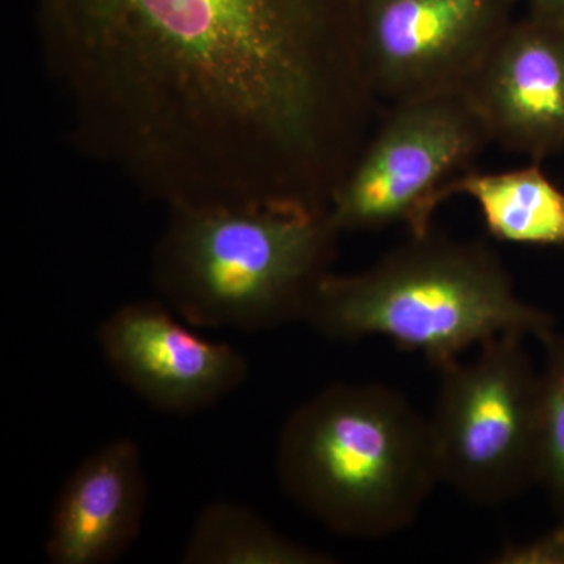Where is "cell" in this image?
Listing matches in <instances>:
<instances>
[{
  "mask_svg": "<svg viewBox=\"0 0 564 564\" xmlns=\"http://www.w3.org/2000/svg\"><path fill=\"white\" fill-rule=\"evenodd\" d=\"M82 150L165 206L310 191L369 132L355 0H32Z\"/></svg>",
  "mask_w": 564,
  "mask_h": 564,
  "instance_id": "6da1fadb",
  "label": "cell"
},
{
  "mask_svg": "<svg viewBox=\"0 0 564 564\" xmlns=\"http://www.w3.org/2000/svg\"><path fill=\"white\" fill-rule=\"evenodd\" d=\"M285 494L333 533L375 540L413 524L441 484L429 419L378 383H340L300 404L282 426Z\"/></svg>",
  "mask_w": 564,
  "mask_h": 564,
  "instance_id": "7a4b0ae2",
  "label": "cell"
},
{
  "mask_svg": "<svg viewBox=\"0 0 564 564\" xmlns=\"http://www.w3.org/2000/svg\"><path fill=\"white\" fill-rule=\"evenodd\" d=\"M339 234L329 210L296 204L170 210L152 263L155 291L192 328L304 322Z\"/></svg>",
  "mask_w": 564,
  "mask_h": 564,
  "instance_id": "3957f363",
  "label": "cell"
},
{
  "mask_svg": "<svg viewBox=\"0 0 564 564\" xmlns=\"http://www.w3.org/2000/svg\"><path fill=\"white\" fill-rule=\"evenodd\" d=\"M304 322L344 343L386 337L437 370L502 334L540 339L554 329L551 315L519 299L496 251L433 232L411 236L364 272L329 273Z\"/></svg>",
  "mask_w": 564,
  "mask_h": 564,
  "instance_id": "277c9868",
  "label": "cell"
},
{
  "mask_svg": "<svg viewBox=\"0 0 564 564\" xmlns=\"http://www.w3.org/2000/svg\"><path fill=\"white\" fill-rule=\"evenodd\" d=\"M524 339L502 334L480 345L474 361L440 369L429 419L437 474L441 484L485 507L536 484L540 372Z\"/></svg>",
  "mask_w": 564,
  "mask_h": 564,
  "instance_id": "5b68a950",
  "label": "cell"
},
{
  "mask_svg": "<svg viewBox=\"0 0 564 564\" xmlns=\"http://www.w3.org/2000/svg\"><path fill=\"white\" fill-rule=\"evenodd\" d=\"M392 104L334 193L329 217L339 232L392 225L414 237L432 232L440 193L492 141L463 90Z\"/></svg>",
  "mask_w": 564,
  "mask_h": 564,
  "instance_id": "8992f818",
  "label": "cell"
},
{
  "mask_svg": "<svg viewBox=\"0 0 564 564\" xmlns=\"http://www.w3.org/2000/svg\"><path fill=\"white\" fill-rule=\"evenodd\" d=\"M521 0H355L367 80L391 102L466 87Z\"/></svg>",
  "mask_w": 564,
  "mask_h": 564,
  "instance_id": "52a82bcc",
  "label": "cell"
},
{
  "mask_svg": "<svg viewBox=\"0 0 564 564\" xmlns=\"http://www.w3.org/2000/svg\"><path fill=\"white\" fill-rule=\"evenodd\" d=\"M188 326L162 300L122 304L99 326V350L118 380L154 410L199 413L242 388L250 366L231 344Z\"/></svg>",
  "mask_w": 564,
  "mask_h": 564,
  "instance_id": "ba28073f",
  "label": "cell"
},
{
  "mask_svg": "<svg viewBox=\"0 0 564 564\" xmlns=\"http://www.w3.org/2000/svg\"><path fill=\"white\" fill-rule=\"evenodd\" d=\"M492 141L541 162L564 150V28L511 22L463 88Z\"/></svg>",
  "mask_w": 564,
  "mask_h": 564,
  "instance_id": "9c48e42d",
  "label": "cell"
},
{
  "mask_svg": "<svg viewBox=\"0 0 564 564\" xmlns=\"http://www.w3.org/2000/svg\"><path fill=\"white\" fill-rule=\"evenodd\" d=\"M148 480L139 444L118 437L88 455L63 484L44 552L52 564H109L135 543Z\"/></svg>",
  "mask_w": 564,
  "mask_h": 564,
  "instance_id": "30bf717a",
  "label": "cell"
},
{
  "mask_svg": "<svg viewBox=\"0 0 564 564\" xmlns=\"http://www.w3.org/2000/svg\"><path fill=\"white\" fill-rule=\"evenodd\" d=\"M540 162L502 173L469 170L445 185L437 203L469 196L496 239L529 247H564V191Z\"/></svg>",
  "mask_w": 564,
  "mask_h": 564,
  "instance_id": "8fae6325",
  "label": "cell"
},
{
  "mask_svg": "<svg viewBox=\"0 0 564 564\" xmlns=\"http://www.w3.org/2000/svg\"><path fill=\"white\" fill-rule=\"evenodd\" d=\"M184 564H329L333 556L295 543L243 507L209 503L196 518L182 551Z\"/></svg>",
  "mask_w": 564,
  "mask_h": 564,
  "instance_id": "7c38bea8",
  "label": "cell"
},
{
  "mask_svg": "<svg viewBox=\"0 0 564 564\" xmlns=\"http://www.w3.org/2000/svg\"><path fill=\"white\" fill-rule=\"evenodd\" d=\"M544 350L540 372L536 484L543 486L564 518V336L551 329L540 337Z\"/></svg>",
  "mask_w": 564,
  "mask_h": 564,
  "instance_id": "4fadbf2b",
  "label": "cell"
},
{
  "mask_svg": "<svg viewBox=\"0 0 564 564\" xmlns=\"http://www.w3.org/2000/svg\"><path fill=\"white\" fill-rule=\"evenodd\" d=\"M497 564H564V525L527 541L508 544L494 556Z\"/></svg>",
  "mask_w": 564,
  "mask_h": 564,
  "instance_id": "5bb4252c",
  "label": "cell"
},
{
  "mask_svg": "<svg viewBox=\"0 0 564 564\" xmlns=\"http://www.w3.org/2000/svg\"><path fill=\"white\" fill-rule=\"evenodd\" d=\"M521 2L527 6V14L564 28V0H521Z\"/></svg>",
  "mask_w": 564,
  "mask_h": 564,
  "instance_id": "9a60e30c",
  "label": "cell"
}]
</instances>
